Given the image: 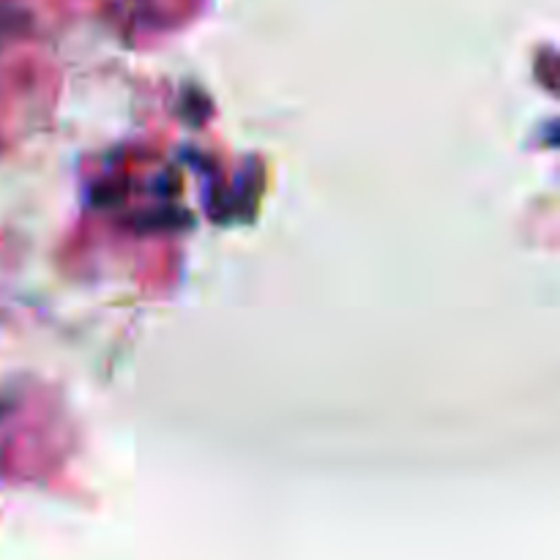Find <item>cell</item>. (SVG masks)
<instances>
[{
    "mask_svg": "<svg viewBox=\"0 0 560 560\" xmlns=\"http://www.w3.org/2000/svg\"><path fill=\"white\" fill-rule=\"evenodd\" d=\"M22 22H25V14H22L16 5L3 3V0H0V38H5V36H11V33L20 31Z\"/></svg>",
    "mask_w": 560,
    "mask_h": 560,
    "instance_id": "1",
    "label": "cell"
}]
</instances>
